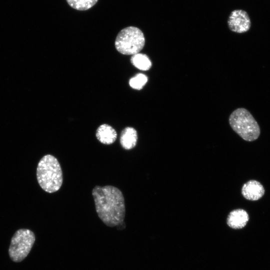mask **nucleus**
Listing matches in <instances>:
<instances>
[{
  "instance_id": "5",
  "label": "nucleus",
  "mask_w": 270,
  "mask_h": 270,
  "mask_svg": "<svg viewBox=\"0 0 270 270\" xmlns=\"http://www.w3.org/2000/svg\"><path fill=\"white\" fill-rule=\"evenodd\" d=\"M36 238L30 230H18L12 237L8 249L9 256L14 262L22 261L29 254Z\"/></svg>"
},
{
  "instance_id": "2",
  "label": "nucleus",
  "mask_w": 270,
  "mask_h": 270,
  "mask_svg": "<svg viewBox=\"0 0 270 270\" xmlns=\"http://www.w3.org/2000/svg\"><path fill=\"white\" fill-rule=\"evenodd\" d=\"M36 178L44 191L52 193L59 190L62 184L63 176L58 159L50 154L44 156L38 163Z\"/></svg>"
},
{
  "instance_id": "7",
  "label": "nucleus",
  "mask_w": 270,
  "mask_h": 270,
  "mask_svg": "<svg viewBox=\"0 0 270 270\" xmlns=\"http://www.w3.org/2000/svg\"><path fill=\"white\" fill-rule=\"evenodd\" d=\"M265 192L263 186L256 180H250L245 183L242 188V194L246 200L255 201L260 200Z\"/></svg>"
},
{
  "instance_id": "4",
  "label": "nucleus",
  "mask_w": 270,
  "mask_h": 270,
  "mask_svg": "<svg viewBox=\"0 0 270 270\" xmlns=\"http://www.w3.org/2000/svg\"><path fill=\"white\" fill-rule=\"evenodd\" d=\"M145 38L142 32L135 26H128L122 30L115 41V47L120 53L135 54L143 48Z\"/></svg>"
},
{
  "instance_id": "8",
  "label": "nucleus",
  "mask_w": 270,
  "mask_h": 270,
  "mask_svg": "<svg viewBox=\"0 0 270 270\" xmlns=\"http://www.w3.org/2000/svg\"><path fill=\"white\" fill-rule=\"evenodd\" d=\"M249 220L248 213L243 209H236L228 214L226 223L233 229H240L244 228Z\"/></svg>"
},
{
  "instance_id": "10",
  "label": "nucleus",
  "mask_w": 270,
  "mask_h": 270,
  "mask_svg": "<svg viewBox=\"0 0 270 270\" xmlns=\"http://www.w3.org/2000/svg\"><path fill=\"white\" fill-rule=\"evenodd\" d=\"M138 140L136 130L132 127L125 128L121 132L120 138V144L126 150L134 148Z\"/></svg>"
},
{
  "instance_id": "12",
  "label": "nucleus",
  "mask_w": 270,
  "mask_h": 270,
  "mask_svg": "<svg viewBox=\"0 0 270 270\" xmlns=\"http://www.w3.org/2000/svg\"><path fill=\"white\" fill-rule=\"evenodd\" d=\"M98 0H66L68 4L73 8L79 10H86L92 8Z\"/></svg>"
},
{
  "instance_id": "11",
  "label": "nucleus",
  "mask_w": 270,
  "mask_h": 270,
  "mask_svg": "<svg viewBox=\"0 0 270 270\" xmlns=\"http://www.w3.org/2000/svg\"><path fill=\"white\" fill-rule=\"evenodd\" d=\"M132 64L136 68L142 70H149L152 66V62L145 54L138 53L131 58Z\"/></svg>"
},
{
  "instance_id": "3",
  "label": "nucleus",
  "mask_w": 270,
  "mask_h": 270,
  "mask_svg": "<svg viewBox=\"0 0 270 270\" xmlns=\"http://www.w3.org/2000/svg\"><path fill=\"white\" fill-rule=\"evenodd\" d=\"M228 120L232 129L244 140L252 142L259 137L260 127L246 108H241L235 110L230 116Z\"/></svg>"
},
{
  "instance_id": "13",
  "label": "nucleus",
  "mask_w": 270,
  "mask_h": 270,
  "mask_svg": "<svg viewBox=\"0 0 270 270\" xmlns=\"http://www.w3.org/2000/svg\"><path fill=\"white\" fill-rule=\"evenodd\" d=\"M148 81V77L144 74H138L131 78L129 81L130 86L133 88L140 90Z\"/></svg>"
},
{
  "instance_id": "9",
  "label": "nucleus",
  "mask_w": 270,
  "mask_h": 270,
  "mask_svg": "<svg viewBox=\"0 0 270 270\" xmlns=\"http://www.w3.org/2000/svg\"><path fill=\"white\" fill-rule=\"evenodd\" d=\"M96 136L101 143L104 144H110L116 141L117 133L112 126L107 124H102L97 128Z\"/></svg>"
},
{
  "instance_id": "1",
  "label": "nucleus",
  "mask_w": 270,
  "mask_h": 270,
  "mask_svg": "<svg viewBox=\"0 0 270 270\" xmlns=\"http://www.w3.org/2000/svg\"><path fill=\"white\" fill-rule=\"evenodd\" d=\"M96 210L107 226L114 227L124 222V198L121 190L112 186H95L92 190Z\"/></svg>"
},
{
  "instance_id": "6",
  "label": "nucleus",
  "mask_w": 270,
  "mask_h": 270,
  "mask_svg": "<svg viewBox=\"0 0 270 270\" xmlns=\"http://www.w3.org/2000/svg\"><path fill=\"white\" fill-rule=\"evenodd\" d=\"M228 24L231 31L242 34L248 32L250 29L251 20L246 11L242 10H235L230 14Z\"/></svg>"
}]
</instances>
